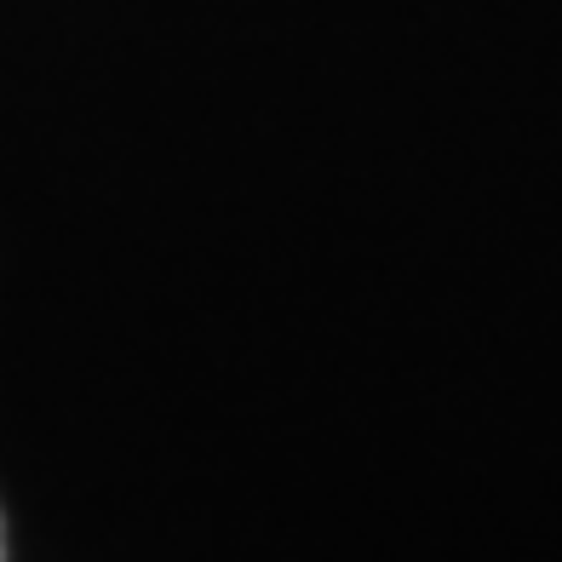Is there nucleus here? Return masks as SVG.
<instances>
[{"instance_id":"1","label":"nucleus","mask_w":562,"mask_h":562,"mask_svg":"<svg viewBox=\"0 0 562 562\" xmlns=\"http://www.w3.org/2000/svg\"><path fill=\"white\" fill-rule=\"evenodd\" d=\"M0 562H7V528H0Z\"/></svg>"}]
</instances>
